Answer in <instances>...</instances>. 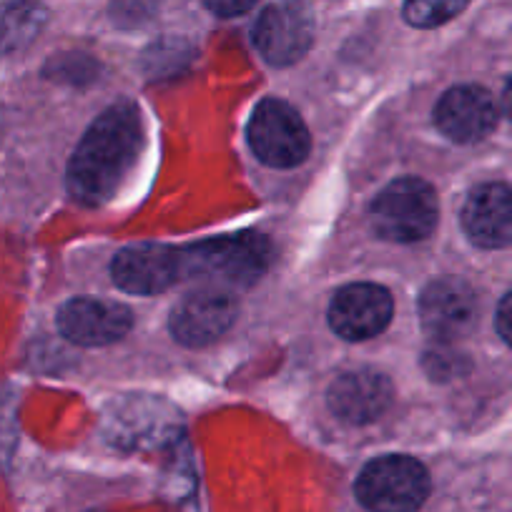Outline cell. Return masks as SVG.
Wrapping results in <instances>:
<instances>
[{
    "mask_svg": "<svg viewBox=\"0 0 512 512\" xmlns=\"http://www.w3.org/2000/svg\"><path fill=\"white\" fill-rule=\"evenodd\" d=\"M144 146L139 106L121 101L106 108L78 144L68 164V191L83 206H101L134 169Z\"/></svg>",
    "mask_w": 512,
    "mask_h": 512,
    "instance_id": "6da1fadb",
    "label": "cell"
},
{
    "mask_svg": "<svg viewBox=\"0 0 512 512\" xmlns=\"http://www.w3.org/2000/svg\"><path fill=\"white\" fill-rule=\"evenodd\" d=\"M184 277L201 279L206 287H249L267 272L272 244L262 234L221 236L181 251Z\"/></svg>",
    "mask_w": 512,
    "mask_h": 512,
    "instance_id": "7a4b0ae2",
    "label": "cell"
},
{
    "mask_svg": "<svg viewBox=\"0 0 512 512\" xmlns=\"http://www.w3.org/2000/svg\"><path fill=\"white\" fill-rule=\"evenodd\" d=\"M354 492L369 512H417L430 495V475L415 457H377L359 472Z\"/></svg>",
    "mask_w": 512,
    "mask_h": 512,
    "instance_id": "3957f363",
    "label": "cell"
},
{
    "mask_svg": "<svg viewBox=\"0 0 512 512\" xmlns=\"http://www.w3.org/2000/svg\"><path fill=\"white\" fill-rule=\"evenodd\" d=\"M372 226L382 239L397 244L422 241L435 231L440 206L427 181L407 176L392 181L372 204Z\"/></svg>",
    "mask_w": 512,
    "mask_h": 512,
    "instance_id": "277c9868",
    "label": "cell"
},
{
    "mask_svg": "<svg viewBox=\"0 0 512 512\" xmlns=\"http://www.w3.org/2000/svg\"><path fill=\"white\" fill-rule=\"evenodd\" d=\"M249 146L262 164L292 169L302 164L312 149V139L294 106L279 98H264L249 121Z\"/></svg>",
    "mask_w": 512,
    "mask_h": 512,
    "instance_id": "5b68a950",
    "label": "cell"
},
{
    "mask_svg": "<svg viewBox=\"0 0 512 512\" xmlns=\"http://www.w3.org/2000/svg\"><path fill=\"white\" fill-rule=\"evenodd\" d=\"M314 41L312 13L299 0H279L264 8L254 26V46L272 66H292Z\"/></svg>",
    "mask_w": 512,
    "mask_h": 512,
    "instance_id": "8992f818",
    "label": "cell"
},
{
    "mask_svg": "<svg viewBox=\"0 0 512 512\" xmlns=\"http://www.w3.org/2000/svg\"><path fill=\"white\" fill-rule=\"evenodd\" d=\"M113 282L131 294H159L184 277L181 251L166 244H131L113 259Z\"/></svg>",
    "mask_w": 512,
    "mask_h": 512,
    "instance_id": "52a82bcc",
    "label": "cell"
},
{
    "mask_svg": "<svg viewBox=\"0 0 512 512\" xmlns=\"http://www.w3.org/2000/svg\"><path fill=\"white\" fill-rule=\"evenodd\" d=\"M420 319L422 329L440 344L457 342L477 322L475 292L462 279H435L420 297Z\"/></svg>",
    "mask_w": 512,
    "mask_h": 512,
    "instance_id": "ba28073f",
    "label": "cell"
},
{
    "mask_svg": "<svg viewBox=\"0 0 512 512\" xmlns=\"http://www.w3.org/2000/svg\"><path fill=\"white\" fill-rule=\"evenodd\" d=\"M236 299L229 289L201 287L186 294L171 312V334L186 347H204L219 339L234 324Z\"/></svg>",
    "mask_w": 512,
    "mask_h": 512,
    "instance_id": "9c48e42d",
    "label": "cell"
},
{
    "mask_svg": "<svg viewBox=\"0 0 512 512\" xmlns=\"http://www.w3.org/2000/svg\"><path fill=\"white\" fill-rule=\"evenodd\" d=\"M395 304L390 292L377 284H349L329 304V324L339 337L364 342L377 337L390 324Z\"/></svg>",
    "mask_w": 512,
    "mask_h": 512,
    "instance_id": "30bf717a",
    "label": "cell"
},
{
    "mask_svg": "<svg viewBox=\"0 0 512 512\" xmlns=\"http://www.w3.org/2000/svg\"><path fill=\"white\" fill-rule=\"evenodd\" d=\"M134 324L131 309L111 299L76 297L58 312V329L63 337L81 347H103L118 342Z\"/></svg>",
    "mask_w": 512,
    "mask_h": 512,
    "instance_id": "8fae6325",
    "label": "cell"
},
{
    "mask_svg": "<svg viewBox=\"0 0 512 512\" xmlns=\"http://www.w3.org/2000/svg\"><path fill=\"white\" fill-rule=\"evenodd\" d=\"M437 128L457 144L482 141L497 123V106L482 86H455L435 108Z\"/></svg>",
    "mask_w": 512,
    "mask_h": 512,
    "instance_id": "7c38bea8",
    "label": "cell"
},
{
    "mask_svg": "<svg viewBox=\"0 0 512 512\" xmlns=\"http://www.w3.org/2000/svg\"><path fill=\"white\" fill-rule=\"evenodd\" d=\"M462 226L482 249H502L512 244V186H477L465 201Z\"/></svg>",
    "mask_w": 512,
    "mask_h": 512,
    "instance_id": "4fadbf2b",
    "label": "cell"
},
{
    "mask_svg": "<svg viewBox=\"0 0 512 512\" xmlns=\"http://www.w3.org/2000/svg\"><path fill=\"white\" fill-rule=\"evenodd\" d=\"M392 402V382L374 369H354L334 379L329 387V407L352 425H367L382 415Z\"/></svg>",
    "mask_w": 512,
    "mask_h": 512,
    "instance_id": "5bb4252c",
    "label": "cell"
},
{
    "mask_svg": "<svg viewBox=\"0 0 512 512\" xmlns=\"http://www.w3.org/2000/svg\"><path fill=\"white\" fill-rule=\"evenodd\" d=\"M46 11L33 0H18L0 11V53L21 48L41 31Z\"/></svg>",
    "mask_w": 512,
    "mask_h": 512,
    "instance_id": "9a60e30c",
    "label": "cell"
},
{
    "mask_svg": "<svg viewBox=\"0 0 512 512\" xmlns=\"http://www.w3.org/2000/svg\"><path fill=\"white\" fill-rule=\"evenodd\" d=\"M470 0H405V18L415 28H437L455 18Z\"/></svg>",
    "mask_w": 512,
    "mask_h": 512,
    "instance_id": "2e32d148",
    "label": "cell"
},
{
    "mask_svg": "<svg viewBox=\"0 0 512 512\" xmlns=\"http://www.w3.org/2000/svg\"><path fill=\"white\" fill-rule=\"evenodd\" d=\"M450 347L452 344H442L437 352H427L425 364L435 377H447V374L457 372V354Z\"/></svg>",
    "mask_w": 512,
    "mask_h": 512,
    "instance_id": "e0dca14e",
    "label": "cell"
},
{
    "mask_svg": "<svg viewBox=\"0 0 512 512\" xmlns=\"http://www.w3.org/2000/svg\"><path fill=\"white\" fill-rule=\"evenodd\" d=\"M204 3L211 13H216V16L234 18V16H241V13L251 11L259 0H204Z\"/></svg>",
    "mask_w": 512,
    "mask_h": 512,
    "instance_id": "ac0fdd59",
    "label": "cell"
},
{
    "mask_svg": "<svg viewBox=\"0 0 512 512\" xmlns=\"http://www.w3.org/2000/svg\"><path fill=\"white\" fill-rule=\"evenodd\" d=\"M495 327L497 332H500V337L512 347V292L507 294V297L500 302V307H497Z\"/></svg>",
    "mask_w": 512,
    "mask_h": 512,
    "instance_id": "d6986e66",
    "label": "cell"
},
{
    "mask_svg": "<svg viewBox=\"0 0 512 512\" xmlns=\"http://www.w3.org/2000/svg\"><path fill=\"white\" fill-rule=\"evenodd\" d=\"M502 106H505L507 118H510V121H512V78H510V81H507L505 93H502Z\"/></svg>",
    "mask_w": 512,
    "mask_h": 512,
    "instance_id": "ffe728a7",
    "label": "cell"
}]
</instances>
